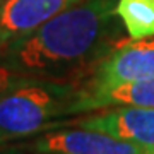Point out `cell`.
<instances>
[{"label":"cell","instance_id":"2","mask_svg":"<svg viewBox=\"0 0 154 154\" xmlns=\"http://www.w3.org/2000/svg\"><path fill=\"white\" fill-rule=\"evenodd\" d=\"M75 84L72 81L31 79L0 96V144L33 137L65 127L74 115Z\"/></svg>","mask_w":154,"mask_h":154},{"label":"cell","instance_id":"9","mask_svg":"<svg viewBox=\"0 0 154 154\" xmlns=\"http://www.w3.org/2000/svg\"><path fill=\"white\" fill-rule=\"evenodd\" d=\"M28 81H31V79L19 75V74L12 72L11 69H7L5 65L0 63V96H4L11 89L17 88V86H21L24 82H28Z\"/></svg>","mask_w":154,"mask_h":154},{"label":"cell","instance_id":"7","mask_svg":"<svg viewBox=\"0 0 154 154\" xmlns=\"http://www.w3.org/2000/svg\"><path fill=\"white\" fill-rule=\"evenodd\" d=\"M120 105L154 108V77L132 84H123L115 89L98 91V93H91L86 96H75L74 115L93 113L108 106Z\"/></svg>","mask_w":154,"mask_h":154},{"label":"cell","instance_id":"1","mask_svg":"<svg viewBox=\"0 0 154 154\" xmlns=\"http://www.w3.org/2000/svg\"><path fill=\"white\" fill-rule=\"evenodd\" d=\"M118 0H79L0 53V63L38 81H77L122 39Z\"/></svg>","mask_w":154,"mask_h":154},{"label":"cell","instance_id":"11","mask_svg":"<svg viewBox=\"0 0 154 154\" xmlns=\"http://www.w3.org/2000/svg\"><path fill=\"white\" fill-rule=\"evenodd\" d=\"M0 2H2V0H0Z\"/></svg>","mask_w":154,"mask_h":154},{"label":"cell","instance_id":"3","mask_svg":"<svg viewBox=\"0 0 154 154\" xmlns=\"http://www.w3.org/2000/svg\"><path fill=\"white\" fill-rule=\"evenodd\" d=\"M154 77V38L125 39L108 51L91 70L74 81L75 96L115 89Z\"/></svg>","mask_w":154,"mask_h":154},{"label":"cell","instance_id":"6","mask_svg":"<svg viewBox=\"0 0 154 154\" xmlns=\"http://www.w3.org/2000/svg\"><path fill=\"white\" fill-rule=\"evenodd\" d=\"M79 0H2L0 53Z\"/></svg>","mask_w":154,"mask_h":154},{"label":"cell","instance_id":"4","mask_svg":"<svg viewBox=\"0 0 154 154\" xmlns=\"http://www.w3.org/2000/svg\"><path fill=\"white\" fill-rule=\"evenodd\" d=\"M12 154H152L146 147L82 127H58L9 144Z\"/></svg>","mask_w":154,"mask_h":154},{"label":"cell","instance_id":"12","mask_svg":"<svg viewBox=\"0 0 154 154\" xmlns=\"http://www.w3.org/2000/svg\"><path fill=\"white\" fill-rule=\"evenodd\" d=\"M152 154H154V152H152Z\"/></svg>","mask_w":154,"mask_h":154},{"label":"cell","instance_id":"10","mask_svg":"<svg viewBox=\"0 0 154 154\" xmlns=\"http://www.w3.org/2000/svg\"><path fill=\"white\" fill-rule=\"evenodd\" d=\"M0 154H12L9 151V144H0Z\"/></svg>","mask_w":154,"mask_h":154},{"label":"cell","instance_id":"5","mask_svg":"<svg viewBox=\"0 0 154 154\" xmlns=\"http://www.w3.org/2000/svg\"><path fill=\"white\" fill-rule=\"evenodd\" d=\"M69 125L98 130L127 142L154 147V108L134 105L108 106L75 120L67 118L65 127Z\"/></svg>","mask_w":154,"mask_h":154},{"label":"cell","instance_id":"8","mask_svg":"<svg viewBox=\"0 0 154 154\" xmlns=\"http://www.w3.org/2000/svg\"><path fill=\"white\" fill-rule=\"evenodd\" d=\"M116 16L130 39L154 38V0H118Z\"/></svg>","mask_w":154,"mask_h":154}]
</instances>
